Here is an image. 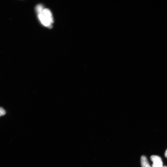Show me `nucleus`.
Instances as JSON below:
<instances>
[{
  "label": "nucleus",
  "mask_w": 167,
  "mask_h": 167,
  "mask_svg": "<svg viewBox=\"0 0 167 167\" xmlns=\"http://www.w3.org/2000/svg\"><path fill=\"white\" fill-rule=\"evenodd\" d=\"M43 10L41 12L37 13L38 18L43 25L51 28L52 27V24L46 17L42 13Z\"/></svg>",
  "instance_id": "1"
},
{
  "label": "nucleus",
  "mask_w": 167,
  "mask_h": 167,
  "mask_svg": "<svg viewBox=\"0 0 167 167\" xmlns=\"http://www.w3.org/2000/svg\"><path fill=\"white\" fill-rule=\"evenodd\" d=\"M165 157L167 158V149L166 150V151L165 153Z\"/></svg>",
  "instance_id": "6"
},
{
  "label": "nucleus",
  "mask_w": 167,
  "mask_h": 167,
  "mask_svg": "<svg viewBox=\"0 0 167 167\" xmlns=\"http://www.w3.org/2000/svg\"><path fill=\"white\" fill-rule=\"evenodd\" d=\"M153 162L152 167H162L163 162L161 158L157 155H152L150 157Z\"/></svg>",
  "instance_id": "2"
},
{
  "label": "nucleus",
  "mask_w": 167,
  "mask_h": 167,
  "mask_svg": "<svg viewBox=\"0 0 167 167\" xmlns=\"http://www.w3.org/2000/svg\"><path fill=\"white\" fill-rule=\"evenodd\" d=\"M42 13L48 19L50 22L52 24L53 23V19L52 13L49 9L44 8L42 11Z\"/></svg>",
  "instance_id": "3"
},
{
  "label": "nucleus",
  "mask_w": 167,
  "mask_h": 167,
  "mask_svg": "<svg viewBox=\"0 0 167 167\" xmlns=\"http://www.w3.org/2000/svg\"><path fill=\"white\" fill-rule=\"evenodd\" d=\"M5 114V111L4 109L1 108H0V116L4 115Z\"/></svg>",
  "instance_id": "5"
},
{
  "label": "nucleus",
  "mask_w": 167,
  "mask_h": 167,
  "mask_svg": "<svg viewBox=\"0 0 167 167\" xmlns=\"http://www.w3.org/2000/svg\"><path fill=\"white\" fill-rule=\"evenodd\" d=\"M162 167H167V166H163Z\"/></svg>",
  "instance_id": "7"
},
{
  "label": "nucleus",
  "mask_w": 167,
  "mask_h": 167,
  "mask_svg": "<svg viewBox=\"0 0 167 167\" xmlns=\"http://www.w3.org/2000/svg\"><path fill=\"white\" fill-rule=\"evenodd\" d=\"M141 163L142 167H152L149 164L146 156L144 155L142 156Z\"/></svg>",
  "instance_id": "4"
}]
</instances>
